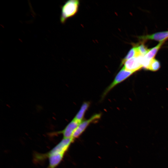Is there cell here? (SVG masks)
Returning <instances> with one entry per match:
<instances>
[{
  "label": "cell",
  "mask_w": 168,
  "mask_h": 168,
  "mask_svg": "<svg viewBox=\"0 0 168 168\" xmlns=\"http://www.w3.org/2000/svg\"><path fill=\"white\" fill-rule=\"evenodd\" d=\"M65 153L57 144L47 152L42 154H35V159L37 161L48 158L49 168H56L62 161Z\"/></svg>",
  "instance_id": "1"
},
{
  "label": "cell",
  "mask_w": 168,
  "mask_h": 168,
  "mask_svg": "<svg viewBox=\"0 0 168 168\" xmlns=\"http://www.w3.org/2000/svg\"><path fill=\"white\" fill-rule=\"evenodd\" d=\"M79 5L78 0H69L65 2L61 7L60 22L64 24L67 19L74 16L78 11Z\"/></svg>",
  "instance_id": "2"
},
{
  "label": "cell",
  "mask_w": 168,
  "mask_h": 168,
  "mask_svg": "<svg viewBox=\"0 0 168 168\" xmlns=\"http://www.w3.org/2000/svg\"><path fill=\"white\" fill-rule=\"evenodd\" d=\"M134 72L127 71L123 67L117 73L114 79L104 91L102 98L103 99L108 93L116 86L131 76Z\"/></svg>",
  "instance_id": "3"
},
{
  "label": "cell",
  "mask_w": 168,
  "mask_h": 168,
  "mask_svg": "<svg viewBox=\"0 0 168 168\" xmlns=\"http://www.w3.org/2000/svg\"><path fill=\"white\" fill-rule=\"evenodd\" d=\"M143 57L140 56L132 58L125 61L120 65H124L123 67L125 69L134 73L143 68Z\"/></svg>",
  "instance_id": "4"
},
{
  "label": "cell",
  "mask_w": 168,
  "mask_h": 168,
  "mask_svg": "<svg viewBox=\"0 0 168 168\" xmlns=\"http://www.w3.org/2000/svg\"><path fill=\"white\" fill-rule=\"evenodd\" d=\"M101 117V114H95L93 115L89 119L82 120L79 124L75 130L72 138L74 139L79 137L84 131L90 124L100 119Z\"/></svg>",
  "instance_id": "5"
},
{
  "label": "cell",
  "mask_w": 168,
  "mask_h": 168,
  "mask_svg": "<svg viewBox=\"0 0 168 168\" xmlns=\"http://www.w3.org/2000/svg\"><path fill=\"white\" fill-rule=\"evenodd\" d=\"M80 123L73 119L64 129L56 132V134H62L63 138H72L73 133Z\"/></svg>",
  "instance_id": "6"
},
{
  "label": "cell",
  "mask_w": 168,
  "mask_h": 168,
  "mask_svg": "<svg viewBox=\"0 0 168 168\" xmlns=\"http://www.w3.org/2000/svg\"><path fill=\"white\" fill-rule=\"evenodd\" d=\"M139 39L143 40H153L159 41H165L168 39V31L158 32L151 35L139 36Z\"/></svg>",
  "instance_id": "7"
},
{
  "label": "cell",
  "mask_w": 168,
  "mask_h": 168,
  "mask_svg": "<svg viewBox=\"0 0 168 168\" xmlns=\"http://www.w3.org/2000/svg\"><path fill=\"white\" fill-rule=\"evenodd\" d=\"M164 42V41L160 42L155 47L149 49L147 53L143 56V64L144 65H148L150 61L154 58Z\"/></svg>",
  "instance_id": "8"
},
{
  "label": "cell",
  "mask_w": 168,
  "mask_h": 168,
  "mask_svg": "<svg viewBox=\"0 0 168 168\" xmlns=\"http://www.w3.org/2000/svg\"><path fill=\"white\" fill-rule=\"evenodd\" d=\"M90 105L89 101H85L83 102L81 107L76 114L73 119L79 123L83 120L85 115Z\"/></svg>",
  "instance_id": "9"
},
{
  "label": "cell",
  "mask_w": 168,
  "mask_h": 168,
  "mask_svg": "<svg viewBox=\"0 0 168 168\" xmlns=\"http://www.w3.org/2000/svg\"><path fill=\"white\" fill-rule=\"evenodd\" d=\"M140 56L136 46H134L128 51L124 58L122 60L121 64L125 61L132 58Z\"/></svg>",
  "instance_id": "10"
},
{
  "label": "cell",
  "mask_w": 168,
  "mask_h": 168,
  "mask_svg": "<svg viewBox=\"0 0 168 168\" xmlns=\"http://www.w3.org/2000/svg\"><path fill=\"white\" fill-rule=\"evenodd\" d=\"M160 62L158 60L154 58L150 61L149 64L146 69L155 72L158 70L160 68Z\"/></svg>",
  "instance_id": "11"
},
{
  "label": "cell",
  "mask_w": 168,
  "mask_h": 168,
  "mask_svg": "<svg viewBox=\"0 0 168 168\" xmlns=\"http://www.w3.org/2000/svg\"><path fill=\"white\" fill-rule=\"evenodd\" d=\"M136 46L140 56H144L147 53L149 50V49L143 44Z\"/></svg>",
  "instance_id": "12"
}]
</instances>
